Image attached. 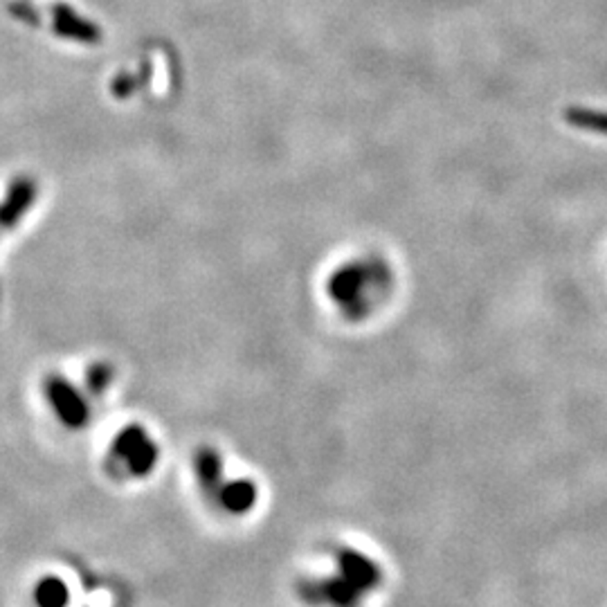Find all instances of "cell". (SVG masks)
<instances>
[{"label": "cell", "mask_w": 607, "mask_h": 607, "mask_svg": "<svg viewBox=\"0 0 607 607\" xmlns=\"http://www.w3.org/2000/svg\"><path fill=\"white\" fill-rule=\"evenodd\" d=\"M37 601L41 607H64L68 601V592L61 578H46L38 583Z\"/></svg>", "instance_id": "6da1fadb"}]
</instances>
